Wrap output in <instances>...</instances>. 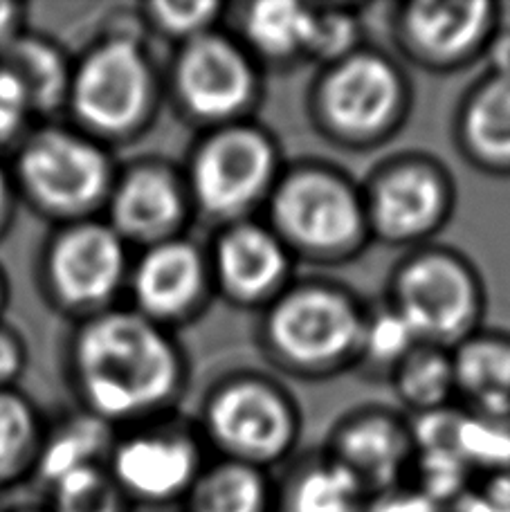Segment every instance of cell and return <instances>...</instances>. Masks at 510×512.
Returning a JSON list of instances; mask_svg holds the SVG:
<instances>
[{"label":"cell","mask_w":510,"mask_h":512,"mask_svg":"<svg viewBox=\"0 0 510 512\" xmlns=\"http://www.w3.org/2000/svg\"><path fill=\"white\" fill-rule=\"evenodd\" d=\"M68 378L86 414L117 425H147L176 407L189 380L187 355L169 328L129 308L77 322Z\"/></svg>","instance_id":"obj_1"},{"label":"cell","mask_w":510,"mask_h":512,"mask_svg":"<svg viewBox=\"0 0 510 512\" xmlns=\"http://www.w3.org/2000/svg\"><path fill=\"white\" fill-rule=\"evenodd\" d=\"M367 313L344 283L297 277L259 313L257 346L284 376L329 380L358 367Z\"/></svg>","instance_id":"obj_2"},{"label":"cell","mask_w":510,"mask_h":512,"mask_svg":"<svg viewBox=\"0 0 510 512\" xmlns=\"http://www.w3.org/2000/svg\"><path fill=\"white\" fill-rule=\"evenodd\" d=\"M414 108V86L396 54L364 43L317 68L306 90L313 131L340 151L369 153L403 131Z\"/></svg>","instance_id":"obj_3"},{"label":"cell","mask_w":510,"mask_h":512,"mask_svg":"<svg viewBox=\"0 0 510 512\" xmlns=\"http://www.w3.org/2000/svg\"><path fill=\"white\" fill-rule=\"evenodd\" d=\"M261 218L297 263L333 268L373 243L360 182L329 160L286 162Z\"/></svg>","instance_id":"obj_4"},{"label":"cell","mask_w":510,"mask_h":512,"mask_svg":"<svg viewBox=\"0 0 510 512\" xmlns=\"http://www.w3.org/2000/svg\"><path fill=\"white\" fill-rule=\"evenodd\" d=\"M162 81L140 34L111 30L72 61L68 111L102 144L138 137L158 113Z\"/></svg>","instance_id":"obj_5"},{"label":"cell","mask_w":510,"mask_h":512,"mask_svg":"<svg viewBox=\"0 0 510 512\" xmlns=\"http://www.w3.org/2000/svg\"><path fill=\"white\" fill-rule=\"evenodd\" d=\"M9 173L16 196L63 225L104 214L117 164L106 144L77 126L45 124L21 137Z\"/></svg>","instance_id":"obj_6"},{"label":"cell","mask_w":510,"mask_h":512,"mask_svg":"<svg viewBox=\"0 0 510 512\" xmlns=\"http://www.w3.org/2000/svg\"><path fill=\"white\" fill-rule=\"evenodd\" d=\"M286 162L275 133L257 120L203 131L182 164L196 216L218 227L261 216Z\"/></svg>","instance_id":"obj_7"},{"label":"cell","mask_w":510,"mask_h":512,"mask_svg":"<svg viewBox=\"0 0 510 512\" xmlns=\"http://www.w3.org/2000/svg\"><path fill=\"white\" fill-rule=\"evenodd\" d=\"M382 301L418 342L452 351L484 328L488 297L477 265L466 254L430 243L400 256Z\"/></svg>","instance_id":"obj_8"},{"label":"cell","mask_w":510,"mask_h":512,"mask_svg":"<svg viewBox=\"0 0 510 512\" xmlns=\"http://www.w3.org/2000/svg\"><path fill=\"white\" fill-rule=\"evenodd\" d=\"M198 436L218 459L270 472L297 450L302 409L293 393L268 373H227L203 398Z\"/></svg>","instance_id":"obj_9"},{"label":"cell","mask_w":510,"mask_h":512,"mask_svg":"<svg viewBox=\"0 0 510 512\" xmlns=\"http://www.w3.org/2000/svg\"><path fill=\"white\" fill-rule=\"evenodd\" d=\"M373 243L403 252L434 243L457 209V182L425 151L387 155L360 180Z\"/></svg>","instance_id":"obj_10"},{"label":"cell","mask_w":510,"mask_h":512,"mask_svg":"<svg viewBox=\"0 0 510 512\" xmlns=\"http://www.w3.org/2000/svg\"><path fill=\"white\" fill-rule=\"evenodd\" d=\"M167 81L173 104L200 133L257 120L266 93V70L221 27L178 45Z\"/></svg>","instance_id":"obj_11"},{"label":"cell","mask_w":510,"mask_h":512,"mask_svg":"<svg viewBox=\"0 0 510 512\" xmlns=\"http://www.w3.org/2000/svg\"><path fill=\"white\" fill-rule=\"evenodd\" d=\"M129 250L104 218L57 225L39 254L43 297L77 322L115 308L129 281Z\"/></svg>","instance_id":"obj_12"},{"label":"cell","mask_w":510,"mask_h":512,"mask_svg":"<svg viewBox=\"0 0 510 512\" xmlns=\"http://www.w3.org/2000/svg\"><path fill=\"white\" fill-rule=\"evenodd\" d=\"M387 27L405 66L454 75L488 57L504 18L493 0H409L389 7Z\"/></svg>","instance_id":"obj_13"},{"label":"cell","mask_w":510,"mask_h":512,"mask_svg":"<svg viewBox=\"0 0 510 512\" xmlns=\"http://www.w3.org/2000/svg\"><path fill=\"white\" fill-rule=\"evenodd\" d=\"M198 429L147 423L115 436L106 470L133 506H180L205 468Z\"/></svg>","instance_id":"obj_14"},{"label":"cell","mask_w":510,"mask_h":512,"mask_svg":"<svg viewBox=\"0 0 510 512\" xmlns=\"http://www.w3.org/2000/svg\"><path fill=\"white\" fill-rule=\"evenodd\" d=\"M104 221L135 248L185 236L196 216L182 167L162 158H138L117 167Z\"/></svg>","instance_id":"obj_15"},{"label":"cell","mask_w":510,"mask_h":512,"mask_svg":"<svg viewBox=\"0 0 510 512\" xmlns=\"http://www.w3.org/2000/svg\"><path fill=\"white\" fill-rule=\"evenodd\" d=\"M207 259L214 295L234 308L261 313L297 279L295 256L261 216L218 227Z\"/></svg>","instance_id":"obj_16"},{"label":"cell","mask_w":510,"mask_h":512,"mask_svg":"<svg viewBox=\"0 0 510 512\" xmlns=\"http://www.w3.org/2000/svg\"><path fill=\"white\" fill-rule=\"evenodd\" d=\"M126 290L135 313L169 331L194 322L216 297L207 250L187 236L144 248L133 256Z\"/></svg>","instance_id":"obj_17"},{"label":"cell","mask_w":510,"mask_h":512,"mask_svg":"<svg viewBox=\"0 0 510 512\" xmlns=\"http://www.w3.org/2000/svg\"><path fill=\"white\" fill-rule=\"evenodd\" d=\"M414 454L407 420L385 407H364L333 427L324 456L360 483L364 495L396 486Z\"/></svg>","instance_id":"obj_18"},{"label":"cell","mask_w":510,"mask_h":512,"mask_svg":"<svg viewBox=\"0 0 510 512\" xmlns=\"http://www.w3.org/2000/svg\"><path fill=\"white\" fill-rule=\"evenodd\" d=\"M452 144L470 169L510 178V68H488L461 95Z\"/></svg>","instance_id":"obj_19"},{"label":"cell","mask_w":510,"mask_h":512,"mask_svg":"<svg viewBox=\"0 0 510 512\" xmlns=\"http://www.w3.org/2000/svg\"><path fill=\"white\" fill-rule=\"evenodd\" d=\"M315 3L297 0H254L236 18L239 39L263 70H286L311 61Z\"/></svg>","instance_id":"obj_20"},{"label":"cell","mask_w":510,"mask_h":512,"mask_svg":"<svg viewBox=\"0 0 510 512\" xmlns=\"http://www.w3.org/2000/svg\"><path fill=\"white\" fill-rule=\"evenodd\" d=\"M454 387L472 414L510 418V335L481 328L452 349Z\"/></svg>","instance_id":"obj_21"},{"label":"cell","mask_w":510,"mask_h":512,"mask_svg":"<svg viewBox=\"0 0 510 512\" xmlns=\"http://www.w3.org/2000/svg\"><path fill=\"white\" fill-rule=\"evenodd\" d=\"M0 63L23 86L32 117H48L66 106L72 61L59 43L25 30L0 54Z\"/></svg>","instance_id":"obj_22"},{"label":"cell","mask_w":510,"mask_h":512,"mask_svg":"<svg viewBox=\"0 0 510 512\" xmlns=\"http://www.w3.org/2000/svg\"><path fill=\"white\" fill-rule=\"evenodd\" d=\"M180 508L182 512H275L277 486L266 470L216 459L205 463Z\"/></svg>","instance_id":"obj_23"},{"label":"cell","mask_w":510,"mask_h":512,"mask_svg":"<svg viewBox=\"0 0 510 512\" xmlns=\"http://www.w3.org/2000/svg\"><path fill=\"white\" fill-rule=\"evenodd\" d=\"M367 495L329 456L299 465L277 488L275 512H364Z\"/></svg>","instance_id":"obj_24"},{"label":"cell","mask_w":510,"mask_h":512,"mask_svg":"<svg viewBox=\"0 0 510 512\" xmlns=\"http://www.w3.org/2000/svg\"><path fill=\"white\" fill-rule=\"evenodd\" d=\"M113 443L115 429L81 409V414L45 429L34 477L50 488L54 481L70 472L90 465H106Z\"/></svg>","instance_id":"obj_25"},{"label":"cell","mask_w":510,"mask_h":512,"mask_svg":"<svg viewBox=\"0 0 510 512\" xmlns=\"http://www.w3.org/2000/svg\"><path fill=\"white\" fill-rule=\"evenodd\" d=\"M400 405L412 414L434 416L457 400L452 351L418 342L387 378Z\"/></svg>","instance_id":"obj_26"},{"label":"cell","mask_w":510,"mask_h":512,"mask_svg":"<svg viewBox=\"0 0 510 512\" xmlns=\"http://www.w3.org/2000/svg\"><path fill=\"white\" fill-rule=\"evenodd\" d=\"M45 423L25 393L0 389V492L32 477L39 463Z\"/></svg>","instance_id":"obj_27"},{"label":"cell","mask_w":510,"mask_h":512,"mask_svg":"<svg viewBox=\"0 0 510 512\" xmlns=\"http://www.w3.org/2000/svg\"><path fill=\"white\" fill-rule=\"evenodd\" d=\"M48 512H133L135 506L117 488L106 465H90L54 481Z\"/></svg>","instance_id":"obj_28"},{"label":"cell","mask_w":510,"mask_h":512,"mask_svg":"<svg viewBox=\"0 0 510 512\" xmlns=\"http://www.w3.org/2000/svg\"><path fill=\"white\" fill-rule=\"evenodd\" d=\"M418 340L409 326L391 310L385 301L371 304L364 324L362 351L358 367L373 373H385L389 378L405 355L414 349Z\"/></svg>","instance_id":"obj_29"},{"label":"cell","mask_w":510,"mask_h":512,"mask_svg":"<svg viewBox=\"0 0 510 512\" xmlns=\"http://www.w3.org/2000/svg\"><path fill=\"white\" fill-rule=\"evenodd\" d=\"M227 12L218 0H153L142 7V21L176 45L221 27Z\"/></svg>","instance_id":"obj_30"},{"label":"cell","mask_w":510,"mask_h":512,"mask_svg":"<svg viewBox=\"0 0 510 512\" xmlns=\"http://www.w3.org/2000/svg\"><path fill=\"white\" fill-rule=\"evenodd\" d=\"M360 9L358 5L315 3V32L308 63H315V68L329 66L367 43Z\"/></svg>","instance_id":"obj_31"},{"label":"cell","mask_w":510,"mask_h":512,"mask_svg":"<svg viewBox=\"0 0 510 512\" xmlns=\"http://www.w3.org/2000/svg\"><path fill=\"white\" fill-rule=\"evenodd\" d=\"M30 106L23 93V86L0 63V146L16 142L23 135L27 122H30Z\"/></svg>","instance_id":"obj_32"},{"label":"cell","mask_w":510,"mask_h":512,"mask_svg":"<svg viewBox=\"0 0 510 512\" xmlns=\"http://www.w3.org/2000/svg\"><path fill=\"white\" fill-rule=\"evenodd\" d=\"M27 367V346L12 326L0 322V389H12Z\"/></svg>","instance_id":"obj_33"},{"label":"cell","mask_w":510,"mask_h":512,"mask_svg":"<svg viewBox=\"0 0 510 512\" xmlns=\"http://www.w3.org/2000/svg\"><path fill=\"white\" fill-rule=\"evenodd\" d=\"M25 32V7L12 0H0V54Z\"/></svg>","instance_id":"obj_34"},{"label":"cell","mask_w":510,"mask_h":512,"mask_svg":"<svg viewBox=\"0 0 510 512\" xmlns=\"http://www.w3.org/2000/svg\"><path fill=\"white\" fill-rule=\"evenodd\" d=\"M14 205H16V189L12 182V173L0 164V239L7 234L9 225H12Z\"/></svg>","instance_id":"obj_35"},{"label":"cell","mask_w":510,"mask_h":512,"mask_svg":"<svg viewBox=\"0 0 510 512\" xmlns=\"http://www.w3.org/2000/svg\"><path fill=\"white\" fill-rule=\"evenodd\" d=\"M7 304H9V281H7V274L3 272V268H0V322H3Z\"/></svg>","instance_id":"obj_36"},{"label":"cell","mask_w":510,"mask_h":512,"mask_svg":"<svg viewBox=\"0 0 510 512\" xmlns=\"http://www.w3.org/2000/svg\"><path fill=\"white\" fill-rule=\"evenodd\" d=\"M7 512H48V510H41V508H18V510H7Z\"/></svg>","instance_id":"obj_37"},{"label":"cell","mask_w":510,"mask_h":512,"mask_svg":"<svg viewBox=\"0 0 510 512\" xmlns=\"http://www.w3.org/2000/svg\"><path fill=\"white\" fill-rule=\"evenodd\" d=\"M0 512H7V508L3 506V501H0Z\"/></svg>","instance_id":"obj_38"}]
</instances>
